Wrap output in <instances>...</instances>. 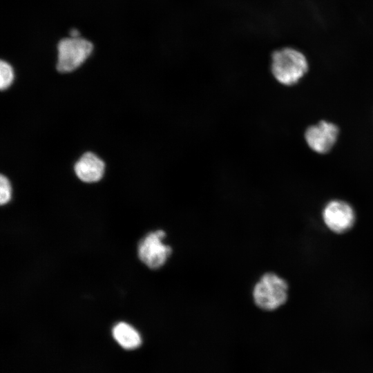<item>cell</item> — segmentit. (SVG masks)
I'll use <instances>...</instances> for the list:
<instances>
[{
	"mask_svg": "<svg viewBox=\"0 0 373 373\" xmlns=\"http://www.w3.org/2000/svg\"><path fill=\"white\" fill-rule=\"evenodd\" d=\"M93 48L90 41L78 37L60 40L57 45V69L61 73L73 71L88 57Z\"/></svg>",
	"mask_w": 373,
	"mask_h": 373,
	"instance_id": "obj_3",
	"label": "cell"
},
{
	"mask_svg": "<svg viewBox=\"0 0 373 373\" xmlns=\"http://www.w3.org/2000/svg\"><path fill=\"white\" fill-rule=\"evenodd\" d=\"M14 78L13 70L10 64L4 61L0 62V88L5 90L8 88Z\"/></svg>",
	"mask_w": 373,
	"mask_h": 373,
	"instance_id": "obj_9",
	"label": "cell"
},
{
	"mask_svg": "<svg viewBox=\"0 0 373 373\" xmlns=\"http://www.w3.org/2000/svg\"><path fill=\"white\" fill-rule=\"evenodd\" d=\"M11 186L6 177H0V203L1 205L8 203L11 198Z\"/></svg>",
	"mask_w": 373,
	"mask_h": 373,
	"instance_id": "obj_10",
	"label": "cell"
},
{
	"mask_svg": "<svg viewBox=\"0 0 373 373\" xmlns=\"http://www.w3.org/2000/svg\"><path fill=\"white\" fill-rule=\"evenodd\" d=\"M165 232L157 230L148 233L138 245V256L149 268L159 269L164 265L171 256V247L164 244Z\"/></svg>",
	"mask_w": 373,
	"mask_h": 373,
	"instance_id": "obj_4",
	"label": "cell"
},
{
	"mask_svg": "<svg viewBox=\"0 0 373 373\" xmlns=\"http://www.w3.org/2000/svg\"><path fill=\"white\" fill-rule=\"evenodd\" d=\"M287 296V282L274 273L265 274L256 284L253 291L256 305L267 311L276 309L285 304Z\"/></svg>",
	"mask_w": 373,
	"mask_h": 373,
	"instance_id": "obj_2",
	"label": "cell"
},
{
	"mask_svg": "<svg viewBox=\"0 0 373 373\" xmlns=\"http://www.w3.org/2000/svg\"><path fill=\"white\" fill-rule=\"evenodd\" d=\"M70 35H71L72 37H77V36L79 35V32H78V31L77 30L73 29L70 31Z\"/></svg>",
	"mask_w": 373,
	"mask_h": 373,
	"instance_id": "obj_11",
	"label": "cell"
},
{
	"mask_svg": "<svg viewBox=\"0 0 373 373\" xmlns=\"http://www.w3.org/2000/svg\"><path fill=\"white\" fill-rule=\"evenodd\" d=\"M323 220L329 230L336 233H343L353 227L355 213L348 203L342 200H332L325 207Z\"/></svg>",
	"mask_w": 373,
	"mask_h": 373,
	"instance_id": "obj_5",
	"label": "cell"
},
{
	"mask_svg": "<svg viewBox=\"0 0 373 373\" xmlns=\"http://www.w3.org/2000/svg\"><path fill=\"white\" fill-rule=\"evenodd\" d=\"M113 336L117 343L126 350H133L142 343L139 332L131 325L119 322L112 330Z\"/></svg>",
	"mask_w": 373,
	"mask_h": 373,
	"instance_id": "obj_8",
	"label": "cell"
},
{
	"mask_svg": "<svg viewBox=\"0 0 373 373\" xmlns=\"http://www.w3.org/2000/svg\"><path fill=\"white\" fill-rule=\"evenodd\" d=\"M105 164L95 154L84 153L75 164V172L83 182H95L102 179Z\"/></svg>",
	"mask_w": 373,
	"mask_h": 373,
	"instance_id": "obj_7",
	"label": "cell"
},
{
	"mask_svg": "<svg viewBox=\"0 0 373 373\" xmlns=\"http://www.w3.org/2000/svg\"><path fill=\"white\" fill-rule=\"evenodd\" d=\"M338 128L334 124L321 121L307 128L305 138L308 146L318 153H327L335 144Z\"/></svg>",
	"mask_w": 373,
	"mask_h": 373,
	"instance_id": "obj_6",
	"label": "cell"
},
{
	"mask_svg": "<svg viewBox=\"0 0 373 373\" xmlns=\"http://www.w3.org/2000/svg\"><path fill=\"white\" fill-rule=\"evenodd\" d=\"M270 68L273 77L278 83L292 86L297 84L307 72L308 63L300 51L285 47L272 52Z\"/></svg>",
	"mask_w": 373,
	"mask_h": 373,
	"instance_id": "obj_1",
	"label": "cell"
}]
</instances>
